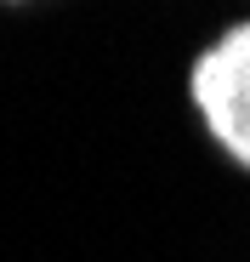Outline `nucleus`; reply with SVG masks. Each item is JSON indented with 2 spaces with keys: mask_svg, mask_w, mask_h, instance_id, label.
<instances>
[{
  "mask_svg": "<svg viewBox=\"0 0 250 262\" xmlns=\"http://www.w3.org/2000/svg\"><path fill=\"white\" fill-rule=\"evenodd\" d=\"M193 103L211 125V137L250 165V23L228 29L211 52L193 63Z\"/></svg>",
  "mask_w": 250,
  "mask_h": 262,
  "instance_id": "nucleus-1",
  "label": "nucleus"
}]
</instances>
